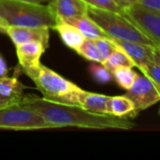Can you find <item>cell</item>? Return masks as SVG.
Here are the masks:
<instances>
[{"label":"cell","mask_w":160,"mask_h":160,"mask_svg":"<svg viewBox=\"0 0 160 160\" xmlns=\"http://www.w3.org/2000/svg\"><path fill=\"white\" fill-rule=\"evenodd\" d=\"M8 71V68L7 63L4 60V58L0 55V77L6 76Z\"/></svg>","instance_id":"cell-27"},{"label":"cell","mask_w":160,"mask_h":160,"mask_svg":"<svg viewBox=\"0 0 160 160\" xmlns=\"http://www.w3.org/2000/svg\"><path fill=\"white\" fill-rule=\"evenodd\" d=\"M8 26V22L0 16V34H6Z\"/></svg>","instance_id":"cell-28"},{"label":"cell","mask_w":160,"mask_h":160,"mask_svg":"<svg viewBox=\"0 0 160 160\" xmlns=\"http://www.w3.org/2000/svg\"><path fill=\"white\" fill-rule=\"evenodd\" d=\"M111 97L100 95L97 93H91L82 90L79 94L78 100L79 106L82 109L100 114H108L107 103Z\"/></svg>","instance_id":"cell-13"},{"label":"cell","mask_w":160,"mask_h":160,"mask_svg":"<svg viewBox=\"0 0 160 160\" xmlns=\"http://www.w3.org/2000/svg\"><path fill=\"white\" fill-rule=\"evenodd\" d=\"M6 34L16 46L28 41H39L45 48L49 47L50 28L48 27H29V26H15L8 25Z\"/></svg>","instance_id":"cell-8"},{"label":"cell","mask_w":160,"mask_h":160,"mask_svg":"<svg viewBox=\"0 0 160 160\" xmlns=\"http://www.w3.org/2000/svg\"><path fill=\"white\" fill-rule=\"evenodd\" d=\"M89 71L92 77L100 83H107L112 81V73L101 63L92 62L89 66Z\"/></svg>","instance_id":"cell-20"},{"label":"cell","mask_w":160,"mask_h":160,"mask_svg":"<svg viewBox=\"0 0 160 160\" xmlns=\"http://www.w3.org/2000/svg\"><path fill=\"white\" fill-rule=\"evenodd\" d=\"M112 73L116 83L125 90H128L139 76L137 72L132 70V68H118Z\"/></svg>","instance_id":"cell-18"},{"label":"cell","mask_w":160,"mask_h":160,"mask_svg":"<svg viewBox=\"0 0 160 160\" xmlns=\"http://www.w3.org/2000/svg\"><path fill=\"white\" fill-rule=\"evenodd\" d=\"M22 71L33 81L44 99L79 106L78 97L82 89L55 71L41 64L34 68H22Z\"/></svg>","instance_id":"cell-2"},{"label":"cell","mask_w":160,"mask_h":160,"mask_svg":"<svg viewBox=\"0 0 160 160\" xmlns=\"http://www.w3.org/2000/svg\"><path fill=\"white\" fill-rule=\"evenodd\" d=\"M0 128L37 130L54 128L33 109L17 103L0 109Z\"/></svg>","instance_id":"cell-5"},{"label":"cell","mask_w":160,"mask_h":160,"mask_svg":"<svg viewBox=\"0 0 160 160\" xmlns=\"http://www.w3.org/2000/svg\"><path fill=\"white\" fill-rule=\"evenodd\" d=\"M86 15L112 38L158 47L123 10L116 12L87 6Z\"/></svg>","instance_id":"cell-4"},{"label":"cell","mask_w":160,"mask_h":160,"mask_svg":"<svg viewBox=\"0 0 160 160\" xmlns=\"http://www.w3.org/2000/svg\"><path fill=\"white\" fill-rule=\"evenodd\" d=\"M138 4L152 10L160 12V0H139Z\"/></svg>","instance_id":"cell-24"},{"label":"cell","mask_w":160,"mask_h":160,"mask_svg":"<svg viewBox=\"0 0 160 160\" xmlns=\"http://www.w3.org/2000/svg\"><path fill=\"white\" fill-rule=\"evenodd\" d=\"M24 85L16 77H0V95L8 98H18L23 95Z\"/></svg>","instance_id":"cell-17"},{"label":"cell","mask_w":160,"mask_h":160,"mask_svg":"<svg viewBox=\"0 0 160 160\" xmlns=\"http://www.w3.org/2000/svg\"><path fill=\"white\" fill-rule=\"evenodd\" d=\"M107 112L118 118L136 117L139 113L130 98L125 96L111 97L107 103Z\"/></svg>","instance_id":"cell-14"},{"label":"cell","mask_w":160,"mask_h":160,"mask_svg":"<svg viewBox=\"0 0 160 160\" xmlns=\"http://www.w3.org/2000/svg\"><path fill=\"white\" fill-rule=\"evenodd\" d=\"M21 1H26V2H31V3H51L52 0H21Z\"/></svg>","instance_id":"cell-30"},{"label":"cell","mask_w":160,"mask_h":160,"mask_svg":"<svg viewBox=\"0 0 160 160\" xmlns=\"http://www.w3.org/2000/svg\"><path fill=\"white\" fill-rule=\"evenodd\" d=\"M80 30L85 38L96 39L98 38H110L91 18L86 14L74 16L67 19H62Z\"/></svg>","instance_id":"cell-12"},{"label":"cell","mask_w":160,"mask_h":160,"mask_svg":"<svg viewBox=\"0 0 160 160\" xmlns=\"http://www.w3.org/2000/svg\"><path fill=\"white\" fill-rule=\"evenodd\" d=\"M144 75H146L160 90V66L152 61L139 68Z\"/></svg>","instance_id":"cell-21"},{"label":"cell","mask_w":160,"mask_h":160,"mask_svg":"<svg viewBox=\"0 0 160 160\" xmlns=\"http://www.w3.org/2000/svg\"><path fill=\"white\" fill-rule=\"evenodd\" d=\"M88 6H92L98 8L107 9L111 11L120 12L123 10L121 7H119L114 0H83Z\"/></svg>","instance_id":"cell-23"},{"label":"cell","mask_w":160,"mask_h":160,"mask_svg":"<svg viewBox=\"0 0 160 160\" xmlns=\"http://www.w3.org/2000/svg\"><path fill=\"white\" fill-rule=\"evenodd\" d=\"M0 16L8 25L54 29L58 18L50 4L0 0Z\"/></svg>","instance_id":"cell-3"},{"label":"cell","mask_w":160,"mask_h":160,"mask_svg":"<svg viewBox=\"0 0 160 160\" xmlns=\"http://www.w3.org/2000/svg\"><path fill=\"white\" fill-rule=\"evenodd\" d=\"M62 39V41L70 49L76 51L85 40V37L80 32L78 28L71 25L70 23L65 22L58 18L57 23L54 27Z\"/></svg>","instance_id":"cell-15"},{"label":"cell","mask_w":160,"mask_h":160,"mask_svg":"<svg viewBox=\"0 0 160 160\" xmlns=\"http://www.w3.org/2000/svg\"><path fill=\"white\" fill-rule=\"evenodd\" d=\"M158 113H159V114H160V108H159V111H158Z\"/></svg>","instance_id":"cell-32"},{"label":"cell","mask_w":160,"mask_h":160,"mask_svg":"<svg viewBox=\"0 0 160 160\" xmlns=\"http://www.w3.org/2000/svg\"><path fill=\"white\" fill-rule=\"evenodd\" d=\"M126 96L131 99L135 110L140 112L160 101V90L146 76L139 75Z\"/></svg>","instance_id":"cell-6"},{"label":"cell","mask_w":160,"mask_h":160,"mask_svg":"<svg viewBox=\"0 0 160 160\" xmlns=\"http://www.w3.org/2000/svg\"><path fill=\"white\" fill-rule=\"evenodd\" d=\"M123 11L160 47V12L138 3L123 8Z\"/></svg>","instance_id":"cell-7"},{"label":"cell","mask_w":160,"mask_h":160,"mask_svg":"<svg viewBox=\"0 0 160 160\" xmlns=\"http://www.w3.org/2000/svg\"><path fill=\"white\" fill-rule=\"evenodd\" d=\"M38 112L54 128H81L91 129H130L134 124L127 118L92 112L75 105L48 101L34 95H22L19 102Z\"/></svg>","instance_id":"cell-1"},{"label":"cell","mask_w":160,"mask_h":160,"mask_svg":"<svg viewBox=\"0 0 160 160\" xmlns=\"http://www.w3.org/2000/svg\"><path fill=\"white\" fill-rule=\"evenodd\" d=\"M49 4L59 19L86 14L88 6L83 0H52Z\"/></svg>","instance_id":"cell-11"},{"label":"cell","mask_w":160,"mask_h":160,"mask_svg":"<svg viewBox=\"0 0 160 160\" xmlns=\"http://www.w3.org/2000/svg\"><path fill=\"white\" fill-rule=\"evenodd\" d=\"M139 0H114V2L119 6L121 7L122 8H128V7H130L136 3H138Z\"/></svg>","instance_id":"cell-26"},{"label":"cell","mask_w":160,"mask_h":160,"mask_svg":"<svg viewBox=\"0 0 160 160\" xmlns=\"http://www.w3.org/2000/svg\"><path fill=\"white\" fill-rule=\"evenodd\" d=\"M76 52L78 54H80L81 56L91 62H98V63L103 62L101 54L93 39L85 38L82 44L76 50Z\"/></svg>","instance_id":"cell-19"},{"label":"cell","mask_w":160,"mask_h":160,"mask_svg":"<svg viewBox=\"0 0 160 160\" xmlns=\"http://www.w3.org/2000/svg\"><path fill=\"white\" fill-rule=\"evenodd\" d=\"M110 71L118 68H133L136 67L134 61L128 56V54L120 47L115 46L112 54L101 63Z\"/></svg>","instance_id":"cell-16"},{"label":"cell","mask_w":160,"mask_h":160,"mask_svg":"<svg viewBox=\"0 0 160 160\" xmlns=\"http://www.w3.org/2000/svg\"><path fill=\"white\" fill-rule=\"evenodd\" d=\"M112 41L115 46L122 48L139 68L154 60V50L157 47L114 38H112Z\"/></svg>","instance_id":"cell-9"},{"label":"cell","mask_w":160,"mask_h":160,"mask_svg":"<svg viewBox=\"0 0 160 160\" xmlns=\"http://www.w3.org/2000/svg\"><path fill=\"white\" fill-rule=\"evenodd\" d=\"M154 62L160 66V47H157L154 50Z\"/></svg>","instance_id":"cell-29"},{"label":"cell","mask_w":160,"mask_h":160,"mask_svg":"<svg viewBox=\"0 0 160 160\" xmlns=\"http://www.w3.org/2000/svg\"><path fill=\"white\" fill-rule=\"evenodd\" d=\"M0 99H8V98H5V97H3V96L0 95Z\"/></svg>","instance_id":"cell-31"},{"label":"cell","mask_w":160,"mask_h":160,"mask_svg":"<svg viewBox=\"0 0 160 160\" xmlns=\"http://www.w3.org/2000/svg\"><path fill=\"white\" fill-rule=\"evenodd\" d=\"M93 40L96 43L103 61L106 60L115 49V45L112 43V38H98Z\"/></svg>","instance_id":"cell-22"},{"label":"cell","mask_w":160,"mask_h":160,"mask_svg":"<svg viewBox=\"0 0 160 160\" xmlns=\"http://www.w3.org/2000/svg\"><path fill=\"white\" fill-rule=\"evenodd\" d=\"M21 98H8V99H0V109L19 103L20 100H21Z\"/></svg>","instance_id":"cell-25"},{"label":"cell","mask_w":160,"mask_h":160,"mask_svg":"<svg viewBox=\"0 0 160 160\" xmlns=\"http://www.w3.org/2000/svg\"><path fill=\"white\" fill-rule=\"evenodd\" d=\"M19 64L22 68H34L40 64L45 46L39 41H28L15 46Z\"/></svg>","instance_id":"cell-10"}]
</instances>
